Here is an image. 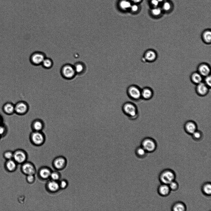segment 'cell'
I'll list each match as a JSON object with an SVG mask.
<instances>
[{
  "instance_id": "obj_45",
  "label": "cell",
  "mask_w": 211,
  "mask_h": 211,
  "mask_svg": "<svg viewBox=\"0 0 211 211\" xmlns=\"http://www.w3.org/2000/svg\"><path fill=\"white\" fill-rule=\"evenodd\" d=\"M2 138V136L0 135V141L1 140V139Z\"/></svg>"
},
{
  "instance_id": "obj_1",
  "label": "cell",
  "mask_w": 211,
  "mask_h": 211,
  "mask_svg": "<svg viewBox=\"0 0 211 211\" xmlns=\"http://www.w3.org/2000/svg\"><path fill=\"white\" fill-rule=\"evenodd\" d=\"M122 110L124 114L130 120H136L138 116L137 108L134 103L131 102L124 103L122 106Z\"/></svg>"
},
{
  "instance_id": "obj_18",
  "label": "cell",
  "mask_w": 211,
  "mask_h": 211,
  "mask_svg": "<svg viewBox=\"0 0 211 211\" xmlns=\"http://www.w3.org/2000/svg\"><path fill=\"white\" fill-rule=\"evenodd\" d=\"M77 75H82L84 74L86 70V66L83 62L78 61L76 62L73 65Z\"/></svg>"
},
{
  "instance_id": "obj_25",
  "label": "cell",
  "mask_w": 211,
  "mask_h": 211,
  "mask_svg": "<svg viewBox=\"0 0 211 211\" xmlns=\"http://www.w3.org/2000/svg\"><path fill=\"white\" fill-rule=\"evenodd\" d=\"M184 128L187 133L192 134L197 130V126L194 122L188 121L185 124Z\"/></svg>"
},
{
  "instance_id": "obj_31",
  "label": "cell",
  "mask_w": 211,
  "mask_h": 211,
  "mask_svg": "<svg viewBox=\"0 0 211 211\" xmlns=\"http://www.w3.org/2000/svg\"><path fill=\"white\" fill-rule=\"evenodd\" d=\"M141 9V7L140 4L132 3L129 12L133 15H136L140 12Z\"/></svg>"
},
{
  "instance_id": "obj_4",
  "label": "cell",
  "mask_w": 211,
  "mask_h": 211,
  "mask_svg": "<svg viewBox=\"0 0 211 211\" xmlns=\"http://www.w3.org/2000/svg\"><path fill=\"white\" fill-rule=\"evenodd\" d=\"M45 136L42 131H32L29 135L31 142L36 146H40L45 142Z\"/></svg>"
},
{
  "instance_id": "obj_2",
  "label": "cell",
  "mask_w": 211,
  "mask_h": 211,
  "mask_svg": "<svg viewBox=\"0 0 211 211\" xmlns=\"http://www.w3.org/2000/svg\"><path fill=\"white\" fill-rule=\"evenodd\" d=\"M60 74L63 78L68 80L73 79L77 75L74 65L70 63H66L61 66Z\"/></svg>"
},
{
  "instance_id": "obj_44",
  "label": "cell",
  "mask_w": 211,
  "mask_h": 211,
  "mask_svg": "<svg viewBox=\"0 0 211 211\" xmlns=\"http://www.w3.org/2000/svg\"><path fill=\"white\" fill-rule=\"evenodd\" d=\"M3 123V119L2 116L0 114V125Z\"/></svg>"
},
{
  "instance_id": "obj_23",
  "label": "cell",
  "mask_w": 211,
  "mask_h": 211,
  "mask_svg": "<svg viewBox=\"0 0 211 211\" xmlns=\"http://www.w3.org/2000/svg\"><path fill=\"white\" fill-rule=\"evenodd\" d=\"M46 187L49 191L53 192H57L60 188L59 182L52 180L48 182Z\"/></svg>"
},
{
  "instance_id": "obj_30",
  "label": "cell",
  "mask_w": 211,
  "mask_h": 211,
  "mask_svg": "<svg viewBox=\"0 0 211 211\" xmlns=\"http://www.w3.org/2000/svg\"><path fill=\"white\" fill-rule=\"evenodd\" d=\"M170 190L168 184H163L159 187L158 192L161 195L165 196L169 194Z\"/></svg>"
},
{
  "instance_id": "obj_39",
  "label": "cell",
  "mask_w": 211,
  "mask_h": 211,
  "mask_svg": "<svg viewBox=\"0 0 211 211\" xmlns=\"http://www.w3.org/2000/svg\"><path fill=\"white\" fill-rule=\"evenodd\" d=\"M168 185L170 189L173 190H176L178 186L177 184L174 180L170 183Z\"/></svg>"
},
{
  "instance_id": "obj_24",
  "label": "cell",
  "mask_w": 211,
  "mask_h": 211,
  "mask_svg": "<svg viewBox=\"0 0 211 211\" xmlns=\"http://www.w3.org/2000/svg\"><path fill=\"white\" fill-rule=\"evenodd\" d=\"M153 95L151 88L149 87H144L141 89V99L145 100H148L152 97Z\"/></svg>"
},
{
  "instance_id": "obj_19",
  "label": "cell",
  "mask_w": 211,
  "mask_h": 211,
  "mask_svg": "<svg viewBox=\"0 0 211 211\" xmlns=\"http://www.w3.org/2000/svg\"><path fill=\"white\" fill-rule=\"evenodd\" d=\"M196 85V89L198 95L204 96L208 93L209 87L204 82H202Z\"/></svg>"
},
{
  "instance_id": "obj_12",
  "label": "cell",
  "mask_w": 211,
  "mask_h": 211,
  "mask_svg": "<svg viewBox=\"0 0 211 211\" xmlns=\"http://www.w3.org/2000/svg\"><path fill=\"white\" fill-rule=\"evenodd\" d=\"M21 170L26 175H34L36 171L35 167L32 163L26 162L22 164Z\"/></svg>"
},
{
  "instance_id": "obj_15",
  "label": "cell",
  "mask_w": 211,
  "mask_h": 211,
  "mask_svg": "<svg viewBox=\"0 0 211 211\" xmlns=\"http://www.w3.org/2000/svg\"><path fill=\"white\" fill-rule=\"evenodd\" d=\"M2 110L5 114L11 115L15 113V104L10 102L5 103L2 107Z\"/></svg>"
},
{
  "instance_id": "obj_33",
  "label": "cell",
  "mask_w": 211,
  "mask_h": 211,
  "mask_svg": "<svg viewBox=\"0 0 211 211\" xmlns=\"http://www.w3.org/2000/svg\"><path fill=\"white\" fill-rule=\"evenodd\" d=\"M3 157L6 160L12 159L13 156V151L8 150L5 151L3 153Z\"/></svg>"
},
{
  "instance_id": "obj_38",
  "label": "cell",
  "mask_w": 211,
  "mask_h": 211,
  "mask_svg": "<svg viewBox=\"0 0 211 211\" xmlns=\"http://www.w3.org/2000/svg\"><path fill=\"white\" fill-rule=\"evenodd\" d=\"M149 3L151 8L159 6L160 4L158 0H149Z\"/></svg>"
},
{
  "instance_id": "obj_29",
  "label": "cell",
  "mask_w": 211,
  "mask_h": 211,
  "mask_svg": "<svg viewBox=\"0 0 211 211\" xmlns=\"http://www.w3.org/2000/svg\"><path fill=\"white\" fill-rule=\"evenodd\" d=\"M53 65V62L52 59L46 57L43 61L41 65L44 68L49 69L51 68Z\"/></svg>"
},
{
  "instance_id": "obj_42",
  "label": "cell",
  "mask_w": 211,
  "mask_h": 211,
  "mask_svg": "<svg viewBox=\"0 0 211 211\" xmlns=\"http://www.w3.org/2000/svg\"><path fill=\"white\" fill-rule=\"evenodd\" d=\"M60 188L62 189L65 188L67 186L68 183L67 181L65 180H61L59 182Z\"/></svg>"
},
{
  "instance_id": "obj_26",
  "label": "cell",
  "mask_w": 211,
  "mask_h": 211,
  "mask_svg": "<svg viewBox=\"0 0 211 211\" xmlns=\"http://www.w3.org/2000/svg\"><path fill=\"white\" fill-rule=\"evenodd\" d=\"M161 8L163 12L169 13L171 11L173 8L172 3L168 0L164 1L162 3Z\"/></svg>"
},
{
  "instance_id": "obj_20",
  "label": "cell",
  "mask_w": 211,
  "mask_h": 211,
  "mask_svg": "<svg viewBox=\"0 0 211 211\" xmlns=\"http://www.w3.org/2000/svg\"><path fill=\"white\" fill-rule=\"evenodd\" d=\"M201 38L204 43L210 44L211 43V30L207 28L204 30L201 34Z\"/></svg>"
},
{
  "instance_id": "obj_27",
  "label": "cell",
  "mask_w": 211,
  "mask_h": 211,
  "mask_svg": "<svg viewBox=\"0 0 211 211\" xmlns=\"http://www.w3.org/2000/svg\"><path fill=\"white\" fill-rule=\"evenodd\" d=\"M51 171L47 167H43L40 168L39 171L40 177L43 179H46L50 177Z\"/></svg>"
},
{
  "instance_id": "obj_32",
  "label": "cell",
  "mask_w": 211,
  "mask_h": 211,
  "mask_svg": "<svg viewBox=\"0 0 211 211\" xmlns=\"http://www.w3.org/2000/svg\"><path fill=\"white\" fill-rule=\"evenodd\" d=\"M8 129L7 126L4 123L0 125V135L2 137H5L7 134Z\"/></svg>"
},
{
  "instance_id": "obj_5",
  "label": "cell",
  "mask_w": 211,
  "mask_h": 211,
  "mask_svg": "<svg viewBox=\"0 0 211 211\" xmlns=\"http://www.w3.org/2000/svg\"><path fill=\"white\" fill-rule=\"evenodd\" d=\"M45 53L40 51L32 53L29 57V61L32 64L35 66L41 65L43 61L46 57Z\"/></svg>"
},
{
  "instance_id": "obj_22",
  "label": "cell",
  "mask_w": 211,
  "mask_h": 211,
  "mask_svg": "<svg viewBox=\"0 0 211 211\" xmlns=\"http://www.w3.org/2000/svg\"><path fill=\"white\" fill-rule=\"evenodd\" d=\"M190 79L192 82L197 85L203 82V77L196 71L191 74Z\"/></svg>"
},
{
  "instance_id": "obj_11",
  "label": "cell",
  "mask_w": 211,
  "mask_h": 211,
  "mask_svg": "<svg viewBox=\"0 0 211 211\" xmlns=\"http://www.w3.org/2000/svg\"><path fill=\"white\" fill-rule=\"evenodd\" d=\"M211 70L210 65L207 63L204 62L198 64L196 71L204 78L210 74Z\"/></svg>"
},
{
  "instance_id": "obj_43",
  "label": "cell",
  "mask_w": 211,
  "mask_h": 211,
  "mask_svg": "<svg viewBox=\"0 0 211 211\" xmlns=\"http://www.w3.org/2000/svg\"><path fill=\"white\" fill-rule=\"evenodd\" d=\"M132 3L140 4L143 0H130Z\"/></svg>"
},
{
  "instance_id": "obj_21",
  "label": "cell",
  "mask_w": 211,
  "mask_h": 211,
  "mask_svg": "<svg viewBox=\"0 0 211 211\" xmlns=\"http://www.w3.org/2000/svg\"><path fill=\"white\" fill-rule=\"evenodd\" d=\"M150 15L154 19H158L161 17L163 11L161 7L158 6L151 8L149 11Z\"/></svg>"
},
{
  "instance_id": "obj_17",
  "label": "cell",
  "mask_w": 211,
  "mask_h": 211,
  "mask_svg": "<svg viewBox=\"0 0 211 211\" xmlns=\"http://www.w3.org/2000/svg\"><path fill=\"white\" fill-rule=\"evenodd\" d=\"M66 163V160L62 157H58L55 158L53 162V165L56 169L61 170L63 169Z\"/></svg>"
},
{
  "instance_id": "obj_8",
  "label": "cell",
  "mask_w": 211,
  "mask_h": 211,
  "mask_svg": "<svg viewBox=\"0 0 211 211\" xmlns=\"http://www.w3.org/2000/svg\"><path fill=\"white\" fill-rule=\"evenodd\" d=\"M158 57V54L154 49H150L146 50L144 53L142 59L144 62L149 63L155 61Z\"/></svg>"
},
{
  "instance_id": "obj_9",
  "label": "cell",
  "mask_w": 211,
  "mask_h": 211,
  "mask_svg": "<svg viewBox=\"0 0 211 211\" xmlns=\"http://www.w3.org/2000/svg\"><path fill=\"white\" fill-rule=\"evenodd\" d=\"M141 146L147 152H151L155 149L156 145L154 141L149 137L143 139L141 141Z\"/></svg>"
},
{
  "instance_id": "obj_40",
  "label": "cell",
  "mask_w": 211,
  "mask_h": 211,
  "mask_svg": "<svg viewBox=\"0 0 211 211\" xmlns=\"http://www.w3.org/2000/svg\"><path fill=\"white\" fill-rule=\"evenodd\" d=\"M194 138L196 139H200L201 137V133L197 130L192 134Z\"/></svg>"
},
{
  "instance_id": "obj_35",
  "label": "cell",
  "mask_w": 211,
  "mask_h": 211,
  "mask_svg": "<svg viewBox=\"0 0 211 211\" xmlns=\"http://www.w3.org/2000/svg\"><path fill=\"white\" fill-rule=\"evenodd\" d=\"M203 190L205 194L208 195H210L211 193V185L210 184L207 183L205 184L203 186Z\"/></svg>"
},
{
  "instance_id": "obj_7",
  "label": "cell",
  "mask_w": 211,
  "mask_h": 211,
  "mask_svg": "<svg viewBox=\"0 0 211 211\" xmlns=\"http://www.w3.org/2000/svg\"><path fill=\"white\" fill-rule=\"evenodd\" d=\"M27 158L26 152L22 149H17L13 151V159L18 164H22L25 162Z\"/></svg>"
},
{
  "instance_id": "obj_28",
  "label": "cell",
  "mask_w": 211,
  "mask_h": 211,
  "mask_svg": "<svg viewBox=\"0 0 211 211\" xmlns=\"http://www.w3.org/2000/svg\"><path fill=\"white\" fill-rule=\"evenodd\" d=\"M147 152L141 146L137 147L134 150L136 156L138 158H144L146 155Z\"/></svg>"
},
{
  "instance_id": "obj_41",
  "label": "cell",
  "mask_w": 211,
  "mask_h": 211,
  "mask_svg": "<svg viewBox=\"0 0 211 211\" xmlns=\"http://www.w3.org/2000/svg\"><path fill=\"white\" fill-rule=\"evenodd\" d=\"M27 181L29 183L31 184L33 183L35 180V178L34 175H27Z\"/></svg>"
},
{
  "instance_id": "obj_16",
  "label": "cell",
  "mask_w": 211,
  "mask_h": 211,
  "mask_svg": "<svg viewBox=\"0 0 211 211\" xmlns=\"http://www.w3.org/2000/svg\"><path fill=\"white\" fill-rule=\"evenodd\" d=\"M17 165L18 164L12 159L6 160L4 164V167L6 171L12 173L16 170Z\"/></svg>"
},
{
  "instance_id": "obj_10",
  "label": "cell",
  "mask_w": 211,
  "mask_h": 211,
  "mask_svg": "<svg viewBox=\"0 0 211 211\" xmlns=\"http://www.w3.org/2000/svg\"><path fill=\"white\" fill-rule=\"evenodd\" d=\"M175 178L174 173L169 170H166L163 171L160 176V179L161 181L163 184L168 185L174 180Z\"/></svg>"
},
{
  "instance_id": "obj_13",
  "label": "cell",
  "mask_w": 211,
  "mask_h": 211,
  "mask_svg": "<svg viewBox=\"0 0 211 211\" xmlns=\"http://www.w3.org/2000/svg\"><path fill=\"white\" fill-rule=\"evenodd\" d=\"M132 4L130 0H118L116 5L120 11L125 13L129 12Z\"/></svg>"
},
{
  "instance_id": "obj_46",
  "label": "cell",
  "mask_w": 211,
  "mask_h": 211,
  "mask_svg": "<svg viewBox=\"0 0 211 211\" xmlns=\"http://www.w3.org/2000/svg\"><path fill=\"white\" fill-rule=\"evenodd\" d=\"M165 0H164V1H165Z\"/></svg>"
},
{
  "instance_id": "obj_14",
  "label": "cell",
  "mask_w": 211,
  "mask_h": 211,
  "mask_svg": "<svg viewBox=\"0 0 211 211\" xmlns=\"http://www.w3.org/2000/svg\"><path fill=\"white\" fill-rule=\"evenodd\" d=\"M31 127L32 131H42L45 127V123L42 119L36 118L32 121Z\"/></svg>"
},
{
  "instance_id": "obj_34",
  "label": "cell",
  "mask_w": 211,
  "mask_h": 211,
  "mask_svg": "<svg viewBox=\"0 0 211 211\" xmlns=\"http://www.w3.org/2000/svg\"><path fill=\"white\" fill-rule=\"evenodd\" d=\"M185 206L181 203L178 202L175 204L173 207V209L175 211H183L185 210Z\"/></svg>"
},
{
  "instance_id": "obj_6",
  "label": "cell",
  "mask_w": 211,
  "mask_h": 211,
  "mask_svg": "<svg viewBox=\"0 0 211 211\" xmlns=\"http://www.w3.org/2000/svg\"><path fill=\"white\" fill-rule=\"evenodd\" d=\"M15 104V113L19 116H23L28 112L29 106L28 104L24 101H19Z\"/></svg>"
},
{
  "instance_id": "obj_3",
  "label": "cell",
  "mask_w": 211,
  "mask_h": 211,
  "mask_svg": "<svg viewBox=\"0 0 211 211\" xmlns=\"http://www.w3.org/2000/svg\"><path fill=\"white\" fill-rule=\"evenodd\" d=\"M126 93L129 98L133 101H138L141 99V89L137 85L129 86L127 88Z\"/></svg>"
},
{
  "instance_id": "obj_37",
  "label": "cell",
  "mask_w": 211,
  "mask_h": 211,
  "mask_svg": "<svg viewBox=\"0 0 211 211\" xmlns=\"http://www.w3.org/2000/svg\"><path fill=\"white\" fill-rule=\"evenodd\" d=\"M204 82L209 87H210L211 84V75H209L204 77Z\"/></svg>"
},
{
  "instance_id": "obj_36",
  "label": "cell",
  "mask_w": 211,
  "mask_h": 211,
  "mask_svg": "<svg viewBox=\"0 0 211 211\" xmlns=\"http://www.w3.org/2000/svg\"><path fill=\"white\" fill-rule=\"evenodd\" d=\"M50 177L52 180L57 181L60 178V174L57 171L51 172Z\"/></svg>"
}]
</instances>
